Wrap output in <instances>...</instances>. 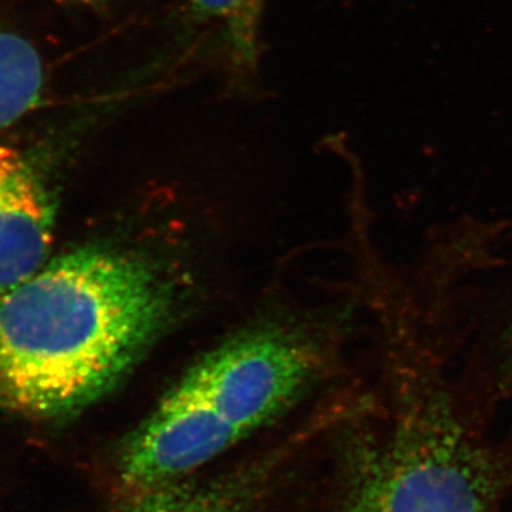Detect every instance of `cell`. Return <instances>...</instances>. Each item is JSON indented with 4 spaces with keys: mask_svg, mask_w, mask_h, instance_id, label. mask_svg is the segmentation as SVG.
<instances>
[{
    "mask_svg": "<svg viewBox=\"0 0 512 512\" xmlns=\"http://www.w3.org/2000/svg\"><path fill=\"white\" fill-rule=\"evenodd\" d=\"M180 295L141 256L80 248L0 295V409L62 420L133 369L177 313Z\"/></svg>",
    "mask_w": 512,
    "mask_h": 512,
    "instance_id": "cell-1",
    "label": "cell"
},
{
    "mask_svg": "<svg viewBox=\"0 0 512 512\" xmlns=\"http://www.w3.org/2000/svg\"><path fill=\"white\" fill-rule=\"evenodd\" d=\"M318 355L284 329H258L202 357L119 448L127 497L178 483L279 416L311 384Z\"/></svg>",
    "mask_w": 512,
    "mask_h": 512,
    "instance_id": "cell-2",
    "label": "cell"
},
{
    "mask_svg": "<svg viewBox=\"0 0 512 512\" xmlns=\"http://www.w3.org/2000/svg\"><path fill=\"white\" fill-rule=\"evenodd\" d=\"M342 512H503L512 446L478 433L437 376L407 386L386 427L353 443Z\"/></svg>",
    "mask_w": 512,
    "mask_h": 512,
    "instance_id": "cell-3",
    "label": "cell"
},
{
    "mask_svg": "<svg viewBox=\"0 0 512 512\" xmlns=\"http://www.w3.org/2000/svg\"><path fill=\"white\" fill-rule=\"evenodd\" d=\"M55 231V202L28 151L0 146V295L45 266Z\"/></svg>",
    "mask_w": 512,
    "mask_h": 512,
    "instance_id": "cell-4",
    "label": "cell"
},
{
    "mask_svg": "<svg viewBox=\"0 0 512 512\" xmlns=\"http://www.w3.org/2000/svg\"><path fill=\"white\" fill-rule=\"evenodd\" d=\"M266 0H187L194 23H217L229 64L239 76H254L261 59V28Z\"/></svg>",
    "mask_w": 512,
    "mask_h": 512,
    "instance_id": "cell-5",
    "label": "cell"
},
{
    "mask_svg": "<svg viewBox=\"0 0 512 512\" xmlns=\"http://www.w3.org/2000/svg\"><path fill=\"white\" fill-rule=\"evenodd\" d=\"M45 84L36 47L18 33L0 30V134L39 106Z\"/></svg>",
    "mask_w": 512,
    "mask_h": 512,
    "instance_id": "cell-6",
    "label": "cell"
},
{
    "mask_svg": "<svg viewBox=\"0 0 512 512\" xmlns=\"http://www.w3.org/2000/svg\"><path fill=\"white\" fill-rule=\"evenodd\" d=\"M116 512H242L238 491L178 483L127 497Z\"/></svg>",
    "mask_w": 512,
    "mask_h": 512,
    "instance_id": "cell-7",
    "label": "cell"
},
{
    "mask_svg": "<svg viewBox=\"0 0 512 512\" xmlns=\"http://www.w3.org/2000/svg\"><path fill=\"white\" fill-rule=\"evenodd\" d=\"M64 2L77 3V5L86 6H101L104 3L110 2V0H64Z\"/></svg>",
    "mask_w": 512,
    "mask_h": 512,
    "instance_id": "cell-8",
    "label": "cell"
},
{
    "mask_svg": "<svg viewBox=\"0 0 512 512\" xmlns=\"http://www.w3.org/2000/svg\"><path fill=\"white\" fill-rule=\"evenodd\" d=\"M508 281H512V276H511V279H508ZM510 318L512 320V308H511V315H510Z\"/></svg>",
    "mask_w": 512,
    "mask_h": 512,
    "instance_id": "cell-9",
    "label": "cell"
}]
</instances>
